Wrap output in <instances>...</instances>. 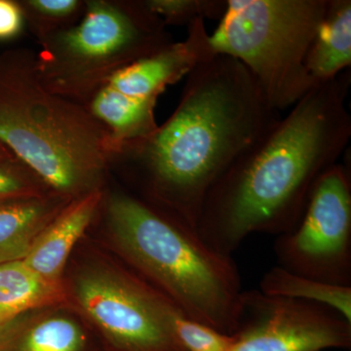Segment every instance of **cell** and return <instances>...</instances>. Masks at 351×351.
Masks as SVG:
<instances>
[{"label": "cell", "mask_w": 351, "mask_h": 351, "mask_svg": "<svg viewBox=\"0 0 351 351\" xmlns=\"http://www.w3.org/2000/svg\"><path fill=\"white\" fill-rule=\"evenodd\" d=\"M173 43L145 0H86L77 24L38 43L36 69L49 91L86 108L117 71Z\"/></svg>", "instance_id": "5b68a950"}, {"label": "cell", "mask_w": 351, "mask_h": 351, "mask_svg": "<svg viewBox=\"0 0 351 351\" xmlns=\"http://www.w3.org/2000/svg\"><path fill=\"white\" fill-rule=\"evenodd\" d=\"M175 336L186 351H232L233 337L223 334L186 317L176 316L173 322Z\"/></svg>", "instance_id": "ffe728a7"}, {"label": "cell", "mask_w": 351, "mask_h": 351, "mask_svg": "<svg viewBox=\"0 0 351 351\" xmlns=\"http://www.w3.org/2000/svg\"><path fill=\"white\" fill-rule=\"evenodd\" d=\"M166 25H189L198 19H221L226 0H145Z\"/></svg>", "instance_id": "d6986e66"}, {"label": "cell", "mask_w": 351, "mask_h": 351, "mask_svg": "<svg viewBox=\"0 0 351 351\" xmlns=\"http://www.w3.org/2000/svg\"><path fill=\"white\" fill-rule=\"evenodd\" d=\"M279 119L248 69L217 54L186 76L169 119L114 160L130 164L154 202L196 230L214 184Z\"/></svg>", "instance_id": "7a4b0ae2"}, {"label": "cell", "mask_w": 351, "mask_h": 351, "mask_svg": "<svg viewBox=\"0 0 351 351\" xmlns=\"http://www.w3.org/2000/svg\"><path fill=\"white\" fill-rule=\"evenodd\" d=\"M25 27L24 13L19 1L0 0V41L19 38Z\"/></svg>", "instance_id": "44dd1931"}, {"label": "cell", "mask_w": 351, "mask_h": 351, "mask_svg": "<svg viewBox=\"0 0 351 351\" xmlns=\"http://www.w3.org/2000/svg\"><path fill=\"white\" fill-rule=\"evenodd\" d=\"M55 193L6 145L0 142V203Z\"/></svg>", "instance_id": "ac0fdd59"}, {"label": "cell", "mask_w": 351, "mask_h": 351, "mask_svg": "<svg viewBox=\"0 0 351 351\" xmlns=\"http://www.w3.org/2000/svg\"><path fill=\"white\" fill-rule=\"evenodd\" d=\"M350 84L343 73L311 88L219 178L196 228L211 248L230 256L249 235L299 223L316 182L350 144Z\"/></svg>", "instance_id": "6da1fadb"}, {"label": "cell", "mask_w": 351, "mask_h": 351, "mask_svg": "<svg viewBox=\"0 0 351 351\" xmlns=\"http://www.w3.org/2000/svg\"><path fill=\"white\" fill-rule=\"evenodd\" d=\"M25 27L43 43L77 24L86 9L84 0H20Z\"/></svg>", "instance_id": "e0dca14e"}, {"label": "cell", "mask_w": 351, "mask_h": 351, "mask_svg": "<svg viewBox=\"0 0 351 351\" xmlns=\"http://www.w3.org/2000/svg\"><path fill=\"white\" fill-rule=\"evenodd\" d=\"M64 297L61 283L43 278L24 261L0 265V326L25 311L56 304Z\"/></svg>", "instance_id": "5bb4252c"}, {"label": "cell", "mask_w": 351, "mask_h": 351, "mask_svg": "<svg viewBox=\"0 0 351 351\" xmlns=\"http://www.w3.org/2000/svg\"><path fill=\"white\" fill-rule=\"evenodd\" d=\"M57 193L0 203V265L23 261L49 223L71 200Z\"/></svg>", "instance_id": "7c38bea8"}, {"label": "cell", "mask_w": 351, "mask_h": 351, "mask_svg": "<svg viewBox=\"0 0 351 351\" xmlns=\"http://www.w3.org/2000/svg\"><path fill=\"white\" fill-rule=\"evenodd\" d=\"M0 142L71 200L101 191L113 160L107 129L84 106L44 86L29 48L0 51Z\"/></svg>", "instance_id": "3957f363"}, {"label": "cell", "mask_w": 351, "mask_h": 351, "mask_svg": "<svg viewBox=\"0 0 351 351\" xmlns=\"http://www.w3.org/2000/svg\"><path fill=\"white\" fill-rule=\"evenodd\" d=\"M108 215L121 250L186 317L234 334L243 292L230 256L211 248L195 228L135 196H110Z\"/></svg>", "instance_id": "277c9868"}, {"label": "cell", "mask_w": 351, "mask_h": 351, "mask_svg": "<svg viewBox=\"0 0 351 351\" xmlns=\"http://www.w3.org/2000/svg\"><path fill=\"white\" fill-rule=\"evenodd\" d=\"M261 292L270 297L322 304L351 322L350 286L335 285L276 267L263 276Z\"/></svg>", "instance_id": "9a60e30c"}, {"label": "cell", "mask_w": 351, "mask_h": 351, "mask_svg": "<svg viewBox=\"0 0 351 351\" xmlns=\"http://www.w3.org/2000/svg\"><path fill=\"white\" fill-rule=\"evenodd\" d=\"M327 5L328 0H226L212 45L243 64L270 108L282 112L316 86L304 60Z\"/></svg>", "instance_id": "8992f818"}, {"label": "cell", "mask_w": 351, "mask_h": 351, "mask_svg": "<svg viewBox=\"0 0 351 351\" xmlns=\"http://www.w3.org/2000/svg\"><path fill=\"white\" fill-rule=\"evenodd\" d=\"M351 64V1L328 0L324 17L304 60L314 85L335 80Z\"/></svg>", "instance_id": "4fadbf2b"}, {"label": "cell", "mask_w": 351, "mask_h": 351, "mask_svg": "<svg viewBox=\"0 0 351 351\" xmlns=\"http://www.w3.org/2000/svg\"><path fill=\"white\" fill-rule=\"evenodd\" d=\"M0 351H91L82 327L71 319L39 321L20 332L0 335Z\"/></svg>", "instance_id": "2e32d148"}, {"label": "cell", "mask_w": 351, "mask_h": 351, "mask_svg": "<svg viewBox=\"0 0 351 351\" xmlns=\"http://www.w3.org/2000/svg\"><path fill=\"white\" fill-rule=\"evenodd\" d=\"M101 200V191L71 200L39 233L23 260L25 265L43 278L60 282L69 254L91 223Z\"/></svg>", "instance_id": "8fae6325"}, {"label": "cell", "mask_w": 351, "mask_h": 351, "mask_svg": "<svg viewBox=\"0 0 351 351\" xmlns=\"http://www.w3.org/2000/svg\"><path fill=\"white\" fill-rule=\"evenodd\" d=\"M76 295L113 351H186L173 329L182 311L138 283L89 272L78 279Z\"/></svg>", "instance_id": "ba28073f"}, {"label": "cell", "mask_w": 351, "mask_h": 351, "mask_svg": "<svg viewBox=\"0 0 351 351\" xmlns=\"http://www.w3.org/2000/svg\"><path fill=\"white\" fill-rule=\"evenodd\" d=\"M216 54L205 20L188 27V36L156 54L120 69L94 95L96 100L132 108L156 107L157 99L169 85Z\"/></svg>", "instance_id": "30bf717a"}, {"label": "cell", "mask_w": 351, "mask_h": 351, "mask_svg": "<svg viewBox=\"0 0 351 351\" xmlns=\"http://www.w3.org/2000/svg\"><path fill=\"white\" fill-rule=\"evenodd\" d=\"M284 269L335 285L350 286L351 184L337 163L318 180L299 223L276 245Z\"/></svg>", "instance_id": "52a82bcc"}, {"label": "cell", "mask_w": 351, "mask_h": 351, "mask_svg": "<svg viewBox=\"0 0 351 351\" xmlns=\"http://www.w3.org/2000/svg\"><path fill=\"white\" fill-rule=\"evenodd\" d=\"M232 351L350 350L351 322L314 302L242 293Z\"/></svg>", "instance_id": "9c48e42d"}]
</instances>
